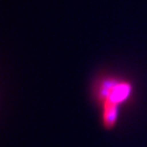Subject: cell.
I'll list each match as a JSON object with an SVG mask.
<instances>
[{
	"label": "cell",
	"instance_id": "obj_1",
	"mask_svg": "<svg viewBox=\"0 0 147 147\" xmlns=\"http://www.w3.org/2000/svg\"><path fill=\"white\" fill-rule=\"evenodd\" d=\"M133 94V83L123 76L105 74L95 80L93 96L99 108L100 122L106 130L117 126L122 107L131 100Z\"/></svg>",
	"mask_w": 147,
	"mask_h": 147
}]
</instances>
